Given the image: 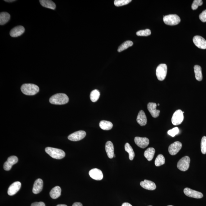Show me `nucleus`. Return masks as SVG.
<instances>
[{
	"label": "nucleus",
	"mask_w": 206,
	"mask_h": 206,
	"mask_svg": "<svg viewBox=\"0 0 206 206\" xmlns=\"http://www.w3.org/2000/svg\"><path fill=\"white\" fill-rule=\"evenodd\" d=\"M69 98L65 94L58 93L53 95L50 98V103L54 105H64L68 103Z\"/></svg>",
	"instance_id": "obj_1"
},
{
	"label": "nucleus",
	"mask_w": 206,
	"mask_h": 206,
	"mask_svg": "<svg viewBox=\"0 0 206 206\" xmlns=\"http://www.w3.org/2000/svg\"><path fill=\"white\" fill-rule=\"evenodd\" d=\"M21 90L25 95H33L37 94L39 89L38 86L33 84H25L22 85Z\"/></svg>",
	"instance_id": "obj_2"
},
{
	"label": "nucleus",
	"mask_w": 206,
	"mask_h": 206,
	"mask_svg": "<svg viewBox=\"0 0 206 206\" xmlns=\"http://www.w3.org/2000/svg\"><path fill=\"white\" fill-rule=\"evenodd\" d=\"M45 151L52 158L56 159H61L65 156V152L60 149L48 147L45 149Z\"/></svg>",
	"instance_id": "obj_3"
},
{
	"label": "nucleus",
	"mask_w": 206,
	"mask_h": 206,
	"mask_svg": "<svg viewBox=\"0 0 206 206\" xmlns=\"http://www.w3.org/2000/svg\"><path fill=\"white\" fill-rule=\"evenodd\" d=\"M163 20L165 24L170 26L176 25L181 21L180 17L176 14H170L164 16Z\"/></svg>",
	"instance_id": "obj_4"
},
{
	"label": "nucleus",
	"mask_w": 206,
	"mask_h": 206,
	"mask_svg": "<svg viewBox=\"0 0 206 206\" xmlns=\"http://www.w3.org/2000/svg\"><path fill=\"white\" fill-rule=\"evenodd\" d=\"M167 73V66L166 64H161L157 67L156 69V75L159 81H162L165 79Z\"/></svg>",
	"instance_id": "obj_5"
},
{
	"label": "nucleus",
	"mask_w": 206,
	"mask_h": 206,
	"mask_svg": "<svg viewBox=\"0 0 206 206\" xmlns=\"http://www.w3.org/2000/svg\"><path fill=\"white\" fill-rule=\"evenodd\" d=\"M190 161V158L188 156L184 157L181 159L177 163V168L181 171H186L189 168Z\"/></svg>",
	"instance_id": "obj_6"
},
{
	"label": "nucleus",
	"mask_w": 206,
	"mask_h": 206,
	"mask_svg": "<svg viewBox=\"0 0 206 206\" xmlns=\"http://www.w3.org/2000/svg\"><path fill=\"white\" fill-rule=\"evenodd\" d=\"M184 120L183 112L181 110H176L172 115V124L177 126L181 124Z\"/></svg>",
	"instance_id": "obj_7"
},
{
	"label": "nucleus",
	"mask_w": 206,
	"mask_h": 206,
	"mask_svg": "<svg viewBox=\"0 0 206 206\" xmlns=\"http://www.w3.org/2000/svg\"><path fill=\"white\" fill-rule=\"evenodd\" d=\"M86 135V132L84 130H79L75 132L68 136V139L72 141H78L83 140Z\"/></svg>",
	"instance_id": "obj_8"
},
{
	"label": "nucleus",
	"mask_w": 206,
	"mask_h": 206,
	"mask_svg": "<svg viewBox=\"0 0 206 206\" xmlns=\"http://www.w3.org/2000/svg\"><path fill=\"white\" fill-rule=\"evenodd\" d=\"M184 193L187 196L195 199H201L203 197V194L201 192L192 190L189 188H185L184 190Z\"/></svg>",
	"instance_id": "obj_9"
},
{
	"label": "nucleus",
	"mask_w": 206,
	"mask_h": 206,
	"mask_svg": "<svg viewBox=\"0 0 206 206\" xmlns=\"http://www.w3.org/2000/svg\"><path fill=\"white\" fill-rule=\"evenodd\" d=\"M182 147L181 143L176 141L174 142L170 145L168 148L169 153L172 155H176L180 151Z\"/></svg>",
	"instance_id": "obj_10"
},
{
	"label": "nucleus",
	"mask_w": 206,
	"mask_h": 206,
	"mask_svg": "<svg viewBox=\"0 0 206 206\" xmlns=\"http://www.w3.org/2000/svg\"><path fill=\"white\" fill-rule=\"evenodd\" d=\"M193 42L197 47L205 49L206 48V41L202 36H196L193 39Z\"/></svg>",
	"instance_id": "obj_11"
},
{
	"label": "nucleus",
	"mask_w": 206,
	"mask_h": 206,
	"mask_svg": "<svg viewBox=\"0 0 206 206\" xmlns=\"http://www.w3.org/2000/svg\"><path fill=\"white\" fill-rule=\"evenodd\" d=\"M18 158L15 156H11L7 158V160L5 162L4 165V170L6 171H9L11 170L13 165L17 163Z\"/></svg>",
	"instance_id": "obj_12"
},
{
	"label": "nucleus",
	"mask_w": 206,
	"mask_h": 206,
	"mask_svg": "<svg viewBox=\"0 0 206 206\" xmlns=\"http://www.w3.org/2000/svg\"><path fill=\"white\" fill-rule=\"evenodd\" d=\"M90 176L95 180L100 181L103 178V172L99 169L94 168L92 169L89 172Z\"/></svg>",
	"instance_id": "obj_13"
},
{
	"label": "nucleus",
	"mask_w": 206,
	"mask_h": 206,
	"mask_svg": "<svg viewBox=\"0 0 206 206\" xmlns=\"http://www.w3.org/2000/svg\"><path fill=\"white\" fill-rule=\"evenodd\" d=\"M135 142L137 146L142 149L145 148L149 144V140L146 137H135Z\"/></svg>",
	"instance_id": "obj_14"
},
{
	"label": "nucleus",
	"mask_w": 206,
	"mask_h": 206,
	"mask_svg": "<svg viewBox=\"0 0 206 206\" xmlns=\"http://www.w3.org/2000/svg\"><path fill=\"white\" fill-rule=\"evenodd\" d=\"M21 187V183L19 181L13 182L10 186L8 189L7 193L8 195L12 196L15 195L20 190Z\"/></svg>",
	"instance_id": "obj_15"
},
{
	"label": "nucleus",
	"mask_w": 206,
	"mask_h": 206,
	"mask_svg": "<svg viewBox=\"0 0 206 206\" xmlns=\"http://www.w3.org/2000/svg\"><path fill=\"white\" fill-rule=\"evenodd\" d=\"M157 104L155 103H150L147 105V108L152 116L153 118H157L160 115V111L157 110Z\"/></svg>",
	"instance_id": "obj_16"
},
{
	"label": "nucleus",
	"mask_w": 206,
	"mask_h": 206,
	"mask_svg": "<svg viewBox=\"0 0 206 206\" xmlns=\"http://www.w3.org/2000/svg\"><path fill=\"white\" fill-rule=\"evenodd\" d=\"M25 29L24 27L18 26L13 28L10 31V35L12 37H17L21 36L24 33Z\"/></svg>",
	"instance_id": "obj_17"
},
{
	"label": "nucleus",
	"mask_w": 206,
	"mask_h": 206,
	"mask_svg": "<svg viewBox=\"0 0 206 206\" xmlns=\"http://www.w3.org/2000/svg\"><path fill=\"white\" fill-rule=\"evenodd\" d=\"M140 185L143 188L148 190H154L156 188L154 182L149 180H145L141 181L140 182Z\"/></svg>",
	"instance_id": "obj_18"
},
{
	"label": "nucleus",
	"mask_w": 206,
	"mask_h": 206,
	"mask_svg": "<svg viewBox=\"0 0 206 206\" xmlns=\"http://www.w3.org/2000/svg\"><path fill=\"white\" fill-rule=\"evenodd\" d=\"M43 186V181L41 179H38L35 181L33 188V193L38 194L42 190Z\"/></svg>",
	"instance_id": "obj_19"
},
{
	"label": "nucleus",
	"mask_w": 206,
	"mask_h": 206,
	"mask_svg": "<svg viewBox=\"0 0 206 206\" xmlns=\"http://www.w3.org/2000/svg\"><path fill=\"white\" fill-rule=\"evenodd\" d=\"M105 150L109 158H113L114 155V149L113 144L110 141L107 142L105 144Z\"/></svg>",
	"instance_id": "obj_20"
},
{
	"label": "nucleus",
	"mask_w": 206,
	"mask_h": 206,
	"mask_svg": "<svg viewBox=\"0 0 206 206\" xmlns=\"http://www.w3.org/2000/svg\"><path fill=\"white\" fill-rule=\"evenodd\" d=\"M137 121L139 124L141 126H144L147 124V117L143 110H140L139 112L138 116L137 117Z\"/></svg>",
	"instance_id": "obj_21"
},
{
	"label": "nucleus",
	"mask_w": 206,
	"mask_h": 206,
	"mask_svg": "<svg viewBox=\"0 0 206 206\" xmlns=\"http://www.w3.org/2000/svg\"><path fill=\"white\" fill-rule=\"evenodd\" d=\"M39 2L42 6L43 7L52 10L56 9V5L53 1L50 0H40Z\"/></svg>",
	"instance_id": "obj_22"
},
{
	"label": "nucleus",
	"mask_w": 206,
	"mask_h": 206,
	"mask_svg": "<svg viewBox=\"0 0 206 206\" xmlns=\"http://www.w3.org/2000/svg\"><path fill=\"white\" fill-rule=\"evenodd\" d=\"M61 189L60 187L57 186L52 189L50 192V196L53 199H57L61 195Z\"/></svg>",
	"instance_id": "obj_23"
},
{
	"label": "nucleus",
	"mask_w": 206,
	"mask_h": 206,
	"mask_svg": "<svg viewBox=\"0 0 206 206\" xmlns=\"http://www.w3.org/2000/svg\"><path fill=\"white\" fill-rule=\"evenodd\" d=\"M155 152L154 149L152 147H150V148L147 149L145 151L144 153V155L149 161H150L153 159L154 156Z\"/></svg>",
	"instance_id": "obj_24"
},
{
	"label": "nucleus",
	"mask_w": 206,
	"mask_h": 206,
	"mask_svg": "<svg viewBox=\"0 0 206 206\" xmlns=\"http://www.w3.org/2000/svg\"><path fill=\"white\" fill-rule=\"evenodd\" d=\"M99 126L102 130H111L113 125L111 122L103 120L100 122Z\"/></svg>",
	"instance_id": "obj_25"
},
{
	"label": "nucleus",
	"mask_w": 206,
	"mask_h": 206,
	"mask_svg": "<svg viewBox=\"0 0 206 206\" xmlns=\"http://www.w3.org/2000/svg\"><path fill=\"white\" fill-rule=\"evenodd\" d=\"M11 18V16L9 13L2 12L0 14V25H4L9 21Z\"/></svg>",
	"instance_id": "obj_26"
},
{
	"label": "nucleus",
	"mask_w": 206,
	"mask_h": 206,
	"mask_svg": "<svg viewBox=\"0 0 206 206\" xmlns=\"http://www.w3.org/2000/svg\"><path fill=\"white\" fill-rule=\"evenodd\" d=\"M194 70L196 79L197 81H201L203 78L201 67L199 65H196L194 67Z\"/></svg>",
	"instance_id": "obj_27"
},
{
	"label": "nucleus",
	"mask_w": 206,
	"mask_h": 206,
	"mask_svg": "<svg viewBox=\"0 0 206 206\" xmlns=\"http://www.w3.org/2000/svg\"><path fill=\"white\" fill-rule=\"evenodd\" d=\"M125 147L126 151L129 153L130 160H133L135 157V153L134 152L133 149L132 148V147L128 143L125 144Z\"/></svg>",
	"instance_id": "obj_28"
},
{
	"label": "nucleus",
	"mask_w": 206,
	"mask_h": 206,
	"mask_svg": "<svg viewBox=\"0 0 206 206\" xmlns=\"http://www.w3.org/2000/svg\"><path fill=\"white\" fill-rule=\"evenodd\" d=\"M100 96V93L98 90L95 89L90 93V99L92 102L95 103L98 100Z\"/></svg>",
	"instance_id": "obj_29"
},
{
	"label": "nucleus",
	"mask_w": 206,
	"mask_h": 206,
	"mask_svg": "<svg viewBox=\"0 0 206 206\" xmlns=\"http://www.w3.org/2000/svg\"><path fill=\"white\" fill-rule=\"evenodd\" d=\"M133 42L130 41H127L122 43L119 47L118 51V52H121L124 50L127 49L130 47L133 46Z\"/></svg>",
	"instance_id": "obj_30"
},
{
	"label": "nucleus",
	"mask_w": 206,
	"mask_h": 206,
	"mask_svg": "<svg viewBox=\"0 0 206 206\" xmlns=\"http://www.w3.org/2000/svg\"><path fill=\"white\" fill-rule=\"evenodd\" d=\"M165 163V158L162 154L158 155L155 159V164L156 166L159 167Z\"/></svg>",
	"instance_id": "obj_31"
},
{
	"label": "nucleus",
	"mask_w": 206,
	"mask_h": 206,
	"mask_svg": "<svg viewBox=\"0 0 206 206\" xmlns=\"http://www.w3.org/2000/svg\"><path fill=\"white\" fill-rule=\"evenodd\" d=\"M131 0H115L114 4L117 7H120L127 5L131 2Z\"/></svg>",
	"instance_id": "obj_32"
},
{
	"label": "nucleus",
	"mask_w": 206,
	"mask_h": 206,
	"mask_svg": "<svg viewBox=\"0 0 206 206\" xmlns=\"http://www.w3.org/2000/svg\"><path fill=\"white\" fill-rule=\"evenodd\" d=\"M151 31L149 29L140 30L136 33L137 36H147L151 34Z\"/></svg>",
	"instance_id": "obj_33"
},
{
	"label": "nucleus",
	"mask_w": 206,
	"mask_h": 206,
	"mask_svg": "<svg viewBox=\"0 0 206 206\" xmlns=\"http://www.w3.org/2000/svg\"><path fill=\"white\" fill-rule=\"evenodd\" d=\"M201 150L202 153L203 154L206 153V137L204 136L202 137L201 142Z\"/></svg>",
	"instance_id": "obj_34"
},
{
	"label": "nucleus",
	"mask_w": 206,
	"mask_h": 206,
	"mask_svg": "<svg viewBox=\"0 0 206 206\" xmlns=\"http://www.w3.org/2000/svg\"><path fill=\"white\" fill-rule=\"evenodd\" d=\"M203 1L202 0H195L192 5V9L193 10H196L199 6H202Z\"/></svg>",
	"instance_id": "obj_35"
},
{
	"label": "nucleus",
	"mask_w": 206,
	"mask_h": 206,
	"mask_svg": "<svg viewBox=\"0 0 206 206\" xmlns=\"http://www.w3.org/2000/svg\"><path fill=\"white\" fill-rule=\"evenodd\" d=\"M179 133V129L177 127H175L167 131V134L172 137H175V135H177Z\"/></svg>",
	"instance_id": "obj_36"
},
{
	"label": "nucleus",
	"mask_w": 206,
	"mask_h": 206,
	"mask_svg": "<svg viewBox=\"0 0 206 206\" xmlns=\"http://www.w3.org/2000/svg\"><path fill=\"white\" fill-rule=\"evenodd\" d=\"M199 18L203 22H206V10L202 11L199 15Z\"/></svg>",
	"instance_id": "obj_37"
},
{
	"label": "nucleus",
	"mask_w": 206,
	"mask_h": 206,
	"mask_svg": "<svg viewBox=\"0 0 206 206\" xmlns=\"http://www.w3.org/2000/svg\"><path fill=\"white\" fill-rule=\"evenodd\" d=\"M31 206H46V205L44 203L41 202L33 203L31 204Z\"/></svg>",
	"instance_id": "obj_38"
},
{
	"label": "nucleus",
	"mask_w": 206,
	"mask_h": 206,
	"mask_svg": "<svg viewBox=\"0 0 206 206\" xmlns=\"http://www.w3.org/2000/svg\"><path fill=\"white\" fill-rule=\"evenodd\" d=\"M72 206H83L82 204L80 202H75L74 203Z\"/></svg>",
	"instance_id": "obj_39"
},
{
	"label": "nucleus",
	"mask_w": 206,
	"mask_h": 206,
	"mask_svg": "<svg viewBox=\"0 0 206 206\" xmlns=\"http://www.w3.org/2000/svg\"><path fill=\"white\" fill-rule=\"evenodd\" d=\"M121 206H133L131 204L125 202L122 204Z\"/></svg>",
	"instance_id": "obj_40"
},
{
	"label": "nucleus",
	"mask_w": 206,
	"mask_h": 206,
	"mask_svg": "<svg viewBox=\"0 0 206 206\" xmlns=\"http://www.w3.org/2000/svg\"><path fill=\"white\" fill-rule=\"evenodd\" d=\"M5 2H14L16 1H14V0H11V1H9V0H7V1H6V0H5Z\"/></svg>",
	"instance_id": "obj_41"
},
{
	"label": "nucleus",
	"mask_w": 206,
	"mask_h": 206,
	"mask_svg": "<svg viewBox=\"0 0 206 206\" xmlns=\"http://www.w3.org/2000/svg\"><path fill=\"white\" fill-rule=\"evenodd\" d=\"M57 206H67L66 205H65V204H59V205H58Z\"/></svg>",
	"instance_id": "obj_42"
},
{
	"label": "nucleus",
	"mask_w": 206,
	"mask_h": 206,
	"mask_svg": "<svg viewBox=\"0 0 206 206\" xmlns=\"http://www.w3.org/2000/svg\"><path fill=\"white\" fill-rule=\"evenodd\" d=\"M115 157V155L114 154V157Z\"/></svg>",
	"instance_id": "obj_43"
},
{
	"label": "nucleus",
	"mask_w": 206,
	"mask_h": 206,
	"mask_svg": "<svg viewBox=\"0 0 206 206\" xmlns=\"http://www.w3.org/2000/svg\"><path fill=\"white\" fill-rule=\"evenodd\" d=\"M158 106H159V105H160V104H158Z\"/></svg>",
	"instance_id": "obj_44"
},
{
	"label": "nucleus",
	"mask_w": 206,
	"mask_h": 206,
	"mask_svg": "<svg viewBox=\"0 0 206 206\" xmlns=\"http://www.w3.org/2000/svg\"><path fill=\"white\" fill-rule=\"evenodd\" d=\"M172 206V205H168V206Z\"/></svg>",
	"instance_id": "obj_45"
},
{
	"label": "nucleus",
	"mask_w": 206,
	"mask_h": 206,
	"mask_svg": "<svg viewBox=\"0 0 206 206\" xmlns=\"http://www.w3.org/2000/svg\"></svg>",
	"instance_id": "obj_46"
}]
</instances>
